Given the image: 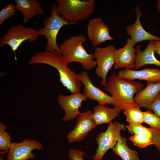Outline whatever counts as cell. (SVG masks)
<instances>
[{"instance_id": "6", "label": "cell", "mask_w": 160, "mask_h": 160, "mask_svg": "<svg viewBox=\"0 0 160 160\" xmlns=\"http://www.w3.org/2000/svg\"><path fill=\"white\" fill-rule=\"evenodd\" d=\"M39 36L37 30L32 28L25 27L21 24L13 26L0 39V47L8 45L13 51L16 61V51L22 43L27 40L28 42H33L37 40Z\"/></svg>"}, {"instance_id": "32", "label": "cell", "mask_w": 160, "mask_h": 160, "mask_svg": "<svg viewBox=\"0 0 160 160\" xmlns=\"http://www.w3.org/2000/svg\"><path fill=\"white\" fill-rule=\"evenodd\" d=\"M156 9L157 11L160 13V0H158L157 1Z\"/></svg>"}, {"instance_id": "25", "label": "cell", "mask_w": 160, "mask_h": 160, "mask_svg": "<svg viewBox=\"0 0 160 160\" xmlns=\"http://www.w3.org/2000/svg\"><path fill=\"white\" fill-rule=\"evenodd\" d=\"M129 132L133 135H144L151 137V134L149 128L143 126L141 124L129 123L125 126Z\"/></svg>"}, {"instance_id": "9", "label": "cell", "mask_w": 160, "mask_h": 160, "mask_svg": "<svg viewBox=\"0 0 160 160\" xmlns=\"http://www.w3.org/2000/svg\"><path fill=\"white\" fill-rule=\"evenodd\" d=\"M76 118V124L73 129L66 136L70 143L82 141L96 126L93 119V112L90 110L80 113Z\"/></svg>"}, {"instance_id": "4", "label": "cell", "mask_w": 160, "mask_h": 160, "mask_svg": "<svg viewBox=\"0 0 160 160\" xmlns=\"http://www.w3.org/2000/svg\"><path fill=\"white\" fill-rule=\"evenodd\" d=\"M58 13L66 21L76 25L87 19L95 10L94 0H57Z\"/></svg>"}, {"instance_id": "13", "label": "cell", "mask_w": 160, "mask_h": 160, "mask_svg": "<svg viewBox=\"0 0 160 160\" xmlns=\"http://www.w3.org/2000/svg\"><path fill=\"white\" fill-rule=\"evenodd\" d=\"M79 74V79L84 85L83 94L87 99L95 100L99 104L113 105L114 102L112 97L95 86L87 71H82Z\"/></svg>"}, {"instance_id": "15", "label": "cell", "mask_w": 160, "mask_h": 160, "mask_svg": "<svg viewBox=\"0 0 160 160\" xmlns=\"http://www.w3.org/2000/svg\"><path fill=\"white\" fill-rule=\"evenodd\" d=\"M135 56V49L132 43L131 39L128 38L125 46L115 51L114 68L116 69L133 68Z\"/></svg>"}, {"instance_id": "17", "label": "cell", "mask_w": 160, "mask_h": 160, "mask_svg": "<svg viewBox=\"0 0 160 160\" xmlns=\"http://www.w3.org/2000/svg\"><path fill=\"white\" fill-rule=\"evenodd\" d=\"M160 92V82L154 83L147 82V85L136 94L134 100L140 107L148 109Z\"/></svg>"}, {"instance_id": "23", "label": "cell", "mask_w": 160, "mask_h": 160, "mask_svg": "<svg viewBox=\"0 0 160 160\" xmlns=\"http://www.w3.org/2000/svg\"><path fill=\"white\" fill-rule=\"evenodd\" d=\"M7 127L2 122H0V149L9 151L12 143V138L9 134L5 131Z\"/></svg>"}, {"instance_id": "8", "label": "cell", "mask_w": 160, "mask_h": 160, "mask_svg": "<svg viewBox=\"0 0 160 160\" xmlns=\"http://www.w3.org/2000/svg\"><path fill=\"white\" fill-rule=\"evenodd\" d=\"M116 49L113 45L104 47L95 48L93 56L96 60V75L102 79L101 85L104 86L107 82L106 76L109 71L114 65L115 52Z\"/></svg>"}, {"instance_id": "16", "label": "cell", "mask_w": 160, "mask_h": 160, "mask_svg": "<svg viewBox=\"0 0 160 160\" xmlns=\"http://www.w3.org/2000/svg\"><path fill=\"white\" fill-rule=\"evenodd\" d=\"M117 76L121 79L127 80L138 79L147 82H160V70L155 68H146L140 70L125 69L119 71Z\"/></svg>"}, {"instance_id": "22", "label": "cell", "mask_w": 160, "mask_h": 160, "mask_svg": "<svg viewBox=\"0 0 160 160\" xmlns=\"http://www.w3.org/2000/svg\"><path fill=\"white\" fill-rule=\"evenodd\" d=\"M123 113L126 117V121L129 123L142 124L144 123V113L138 106L127 108L124 109Z\"/></svg>"}, {"instance_id": "18", "label": "cell", "mask_w": 160, "mask_h": 160, "mask_svg": "<svg viewBox=\"0 0 160 160\" xmlns=\"http://www.w3.org/2000/svg\"><path fill=\"white\" fill-rule=\"evenodd\" d=\"M153 41H149L145 49L142 51L141 45L139 44L135 48L136 56L134 70H137L147 65H154L160 67V61L155 55Z\"/></svg>"}, {"instance_id": "10", "label": "cell", "mask_w": 160, "mask_h": 160, "mask_svg": "<svg viewBox=\"0 0 160 160\" xmlns=\"http://www.w3.org/2000/svg\"><path fill=\"white\" fill-rule=\"evenodd\" d=\"M34 149L43 150L42 144L35 140L25 139L19 143H12L7 160H27L33 159L35 154L31 153Z\"/></svg>"}, {"instance_id": "19", "label": "cell", "mask_w": 160, "mask_h": 160, "mask_svg": "<svg viewBox=\"0 0 160 160\" xmlns=\"http://www.w3.org/2000/svg\"><path fill=\"white\" fill-rule=\"evenodd\" d=\"M15 10L21 12L23 21L27 23L36 16L45 14L40 3L36 0H15Z\"/></svg>"}, {"instance_id": "7", "label": "cell", "mask_w": 160, "mask_h": 160, "mask_svg": "<svg viewBox=\"0 0 160 160\" xmlns=\"http://www.w3.org/2000/svg\"><path fill=\"white\" fill-rule=\"evenodd\" d=\"M126 130L124 124L116 121L109 124L105 132H99L95 139L98 146L96 153L92 156L93 160H102L105 153L116 144L121 136V131Z\"/></svg>"}, {"instance_id": "1", "label": "cell", "mask_w": 160, "mask_h": 160, "mask_svg": "<svg viewBox=\"0 0 160 160\" xmlns=\"http://www.w3.org/2000/svg\"><path fill=\"white\" fill-rule=\"evenodd\" d=\"M41 63L47 65L58 71L59 81L64 87L71 93H81L82 84L79 74L70 69L63 56L56 51L39 52L32 55L28 64Z\"/></svg>"}, {"instance_id": "29", "label": "cell", "mask_w": 160, "mask_h": 160, "mask_svg": "<svg viewBox=\"0 0 160 160\" xmlns=\"http://www.w3.org/2000/svg\"><path fill=\"white\" fill-rule=\"evenodd\" d=\"M151 135V138L153 143L157 150L160 152V129L149 128Z\"/></svg>"}, {"instance_id": "14", "label": "cell", "mask_w": 160, "mask_h": 160, "mask_svg": "<svg viewBox=\"0 0 160 160\" xmlns=\"http://www.w3.org/2000/svg\"><path fill=\"white\" fill-rule=\"evenodd\" d=\"M136 19L133 24L127 25L125 28L127 35L131 36L132 43L133 46L137 43L145 40H160V37L152 34L146 31L141 24L140 18L143 15L140 5L136 7Z\"/></svg>"}, {"instance_id": "26", "label": "cell", "mask_w": 160, "mask_h": 160, "mask_svg": "<svg viewBox=\"0 0 160 160\" xmlns=\"http://www.w3.org/2000/svg\"><path fill=\"white\" fill-rule=\"evenodd\" d=\"M143 113L144 122L149 125L150 128L160 129V118L151 110L143 112Z\"/></svg>"}, {"instance_id": "24", "label": "cell", "mask_w": 160, "mask_h": 160, "mask_svg": "<svg viewBox=\"0 0 160 160\" xmlns=\"http://www.w3.org/2000/svg\"><path fill=\"white\" fill-rule=\"evenodd\" d=\"M134 146L143 148L153 145L151 137L144 135H133L129 138Z\"/></svg>"}, {"instance_id": "11", "label": "cell", "mask_w": 160, "mask_h": 160, "mask_svg": "<svg viewBox=\"0 0 160 160\" xmlns=\"http://www.w3.org/2000/svg\"><path fill=\"white\" fill-rule=\"evenodd\" d=\"M87 99L86 96L81 93H72L68 96L59 94L58 96L57 102L65 113L62 120L68 121L76 117L81 113L79 108L82 102Z\"/></svg>"}, {"instance_id": "27", "label": "cell", "mask_w": 160, "mask_h": 160, "mask_svg": "<svg viewBox=\"0 0 160 160\" xmlns=\"http://www.w3.org/2000/svg\"><path fill=\"white\" fill-rule=\"evenodd\" d=\"M15 4L11 2L0 11V26L7 19L15 15Z\"/></svg>"}, {"instance_id": "3", "label": "cell", "mask_w": 160, "mask_h": 160, "mask_svg": "<svg viewBox=\"0 0 160 160\" xmlns=\"http://www.w3.org/2000/svg\"><path fill=\"white\" fill-rule=\"evenodd\" d=\"M87 40L85 37L81 34L71 36L61 44L59 47L61 54L68 64L73 62H78L86 71L96 67V63L94 60L92 52L88 53L83 45Z\"/></svg>"}, {"instance_id": "20", "label": "cell", "mask_w": 160, "mask_h": 160, "mask_svg": "<svg viewBox=\"0 0 160 160\" xmlns=\"http://www.w3.org/2000/svg\"><path fill=\"white\" fill-rule=\"evenodd\" d=\"M93 111V117L96 126L112 123V120L119 116L121 111L115 107L112 108L100 104L94 106Z\"/></svg>"}, {"instance_id": "5", "label": "cell", "mask_w": 160, "mask_h": 160, "mask_svg": "<svg viewBox=\"0 0 160 160\" xmlns=\"http://www.w3.org/2000/svg\"><path fill=\"white\" fill-rule=\"evenodd\" d=\"M51 8L50 15L46 17L43 22L44 27H39L37 30L39 35L44 36L47 39L45 51L52 52L56 51L61 53L57 42V36L59 31L64 25H76L66 21L58 14L56 3L53 4Z\"/></svg>"}, {"instance_id": "21", "label": "cell", "mask_w": 160, "mask_h": 160, "mask_svg": "<svg viewBox=\"0 0 160 160\" xmlns=\"http://www.w3.org/2000/svg\"><path fill=\"white\" fill-rule=\"evenodd\" d=\"M112 149L114 153L119 156L122 160H140L138 152L130 148L127 145V139L121 136L119 137Z\"/></svg>"}, {"instance_id": "2", "label": "cell", "mask_w": 160, "mask_h": 160, "mask_svg": "<svg viewBox=\"0 0 160 160\" xmlns=\"http://www.w3.org/2000/svg\"><path fill=\"white\" fill-rule=\"evenodd\" d=\"M144 86L139 81L121 79L114 72L107 78L104 88L111 94L114 107L121 111L129 107L138 106L134 100V95Z\"/></svg>"}, {"instance_id": "30", "label": "cell", "mask_w": 160, "mask_h": 160, "mask_svg": "<svg viewBox=\"0 0 160 160\" xmlns=\"http://www.w3.org/2000/svg\"><path fill=\"white\" fill-rule=\"evenodd\" d=\"M148 109L153 111L154 114L160 118V92Z\"/></svg>"}, {"instance_id": "12", "label": "cell", "mask_w": 160, "mask_h": 160, "mask_svg": "<svg viewBox=\"0 0 160 160\" xmlns=\"http://www.w3.org/2000/svg\"><path fill=\"white\" fill-rule=\"evenodd\" d=\"M110 28L100 17L89 21L87 30V36L92 46L95 48L108 41H114L110 35Z\"/></svg>"}, {"instance_id": "28", "label": "cell", "mask_w": 160, "mask_h": 160, "mask_svg": "<svg viewBox=\"0 0 160 160\" xmlns=\"http://www.w3.org/2000/svg\"><path fill=\"white\" fill-rule=\"evenodd\" d=\"M85 153L80 149L72 148L68 152V157L71 160H84L83 156Z\"/></svg>"}, {"instance_id": "31", "label": "cell", "mask_w": 160, "mask_h": 160, "mask_svg": "<svg viewBox=\"0 0 160 160\" xmlns=\"http://www.w3.org/2000/svg\"><path fill=\"white\" fill-rule=\"evenodd\" d=\"M153 43L155 52L160 56V40L153 41Z\"/></svg>"}]
</instances>
